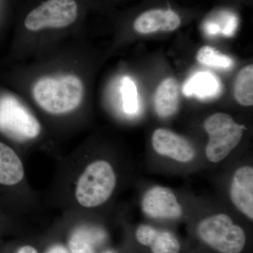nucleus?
Here are the masks:
<instances>
[{"label":"nucleus","instance_id":"obj_13","mask_svg":"<svg viewBox=\"0 0 253 253\" xmlns=\"http://www.w3.org/2000/svg\"><path fill=\"white\" fill-rule=\"evenodd\" d=\"M179 84L173 78L164 80L154 95L156 112L161 118H168L176 112L179 106Z\"/></svg>","mask_w":253,"mask_h":253},{"label":"nucleus","instance_id":"obj_5","mask_svg":"<svg viewBox=\"0 0 253 253\" xmlns=\"http://www.w3.org/2000/svg\"><path fill=\"white\" fill-rule=\"evenodd\" d=\"M205 130L209 136L206 148V158L210 162L219 163L227 157L241 141L244 126L236 123L231 116L217 113L204 123Z\"/></svg>","mask_w":253,"mask_h":253},{"label":"nucleus","instance_id":"obj_17","mask_svg":"<svg viewBox=\"0 0 253 253\" xmlns=\"http://www.w3.org/2000/svg\"><path fill=\"white\" fill-rule=\"evenodd\" d=\"M196 59L202 64L214 68H229L234 64V61L229 56L220 54L209 46H203L199 50Z\"/></svg>","mask_w":253,"mask_h":253},{"label":"nucleus","instance_id":"obj_3","mask_svg":"<svg viewBox=\"0 0 253 253\" xmlns=\"http://www.w3.org/2000/svg\"><path fill=\"white\" fill-rule=\"evenodd\" d=\"M200 239L219 253H241L246 244L244 229L224 213L213 214L200 221Z\"/></svg>","mask_w":253,"mask_h":253},{"label":"nucleus","instance_id":"obj_4","mask_svg":"<svg viewBox=\"0 0 253 253\" xmlns=\"http://www.w3.org/2000/svg\"><path fill=\"white\" fill-rule=\"evenodd\" d=\"M39 121L15 96L0 95V132L20 142L36 139L41 134Z\"/></svg>","mask_w":253,"mask_h":253},{"label":"nucleus","instance_id":"obj_1","mask_svg":"<svg viewBox=\"0 0 253 253\" xmlns=\"http://www.w3.org/2000/svg\"><path fill=\"white\" fill-rule=\"evenodd\" d=\"M116 185L117 176L111 163L104 159L94 160L78 172L73 199L80 208H99L111 199Z\"/></svg>","mask_w":253,"mask_h":253},{"label":"nucleus","instance_id":"obj_22","mask_svg":"<svg viewBox=\"0 0 253 253\" xmlns=\"http://www.w3.org/2000/svg\"><path fill=\"white\" fill-rule=\"evenodd\" d=\"M5 215H11V214H9V213L6 212L3 208L0 207V217H2V216Z\"/></svg>","mask_w":253,"mask_h":253},{"label":"nucleus","instance_id":"obj_10","mask_svg":"<svg viewBox=\"0 0 253 253\" xmlns=\"http://www.w3.org/2000/svg\"><path fill=\"white\" fill-rule=\"evenodd\" d=\"M230 196L233 204L240 212L253 220V167L243 166L236 169L231 180Z\"/></svg>","mask_w":253,"mask_h":253},{"label":"nucleus","instance_id":"obj_23","mask_svg":"<svg viewBox=\"0 0 253 253\" xmlns=\"http://www.w3.org/2000/svg\"><path fill=\"white\" fill-rule=\"evenodd\" d=\"M104 253H115L113 252V251H107V252H106Z\"/></svg>","mask_w":253,"mask_h":253},{"label":"nucleus","instance_id":"obj_9","mask_svg":"<svg viewBox=\"0 0 253 253\" xmlns=\"http://www.w3.org/2000/svg\"><path fill=\"white\" fill-rule=\"evenodd\" d=\"M152 145L157 154L177 162L189 163L196 156V151L189 141L164 128H158L154 131Z\"/></svg>","mask_w":253,"mask_h":253},{"label":"nucleus","instance_id":"obj_2","mask_svg":"<svg viewBox=\"0 0 253 253\" xmlns=\"http://www.w3.org/2000/svg\"><path fill=\"white\" fill-rule=\"evenodd\" d=\"M37 104L53 115L66 114L77 109L83 97L82 81L73 75L44 78L33 89Z\"/></svg>","mask_w":253,"mask_h":253},{"label":"nucleus","instance_id":"obj_15","mask_svg":"<svg viewBox=\"0 0 253 253\" xmlns=\"http://www.w3.org/2000/svg\"><path fill=\"white\" fill-rule=\"evenodd\" d=\"M104 239V233L91 226L76 228L68 240L70 253H95L97 245Z\"/></svg>","mask_w":253,"mask_h":253},{"label":"nucleus","instance_id":"obj_11","mask_svg":"<svg viewBox=\"0 0 253 253\" xmlns=\"http://www.w3.org/2000/svg\"><path fill=\"white\" fill-rule=\"evenodd\" d=\"M181 25V18L171 9L148 10L139 15L134 23V30L141 34H149L158 31H175Z\"/></svg>","mask_w":253,"mask_h":253},{"label":"nucleus","instance_id":"obj_19","mask_svg":"<svg viewBox=\"0 0 253 253\" xmlns=\"http://www.w3.org/2000/svg\"><path fill=\"white\" fill-rule=\"evenodd\" d=\"M45 253H70L68 249L63 246L62 245H54L50 248Z\"/></svg>","mask_w":253,"mask_h":253},{"label":"nucleus","instance_id":"obj_21","mask_svg":"<svg viewBox=\"0 0 253 253\" xmlns=\"http://www.w3.org/2000/svg\"><path fill=\"white\" fill-rule=\"evenodd\" d=\"M16 253H38V251L33 246L26 245V246H21V248H19Z\"/></svg>","mask_w":253,"mask_h":253},{"label":"nucleus","instance_id":"obj_20","mask_svg":"<svg viewBox=\"0 0 253 253\" xmlns=\"http://www.w3.org/2000/svg\"><path fill=\"white\" fill-rule=\"evenodd\" d=\"M206 31L208 34L216 35L219 33L221 29L220 27L216 23H211L206 25Z\"/></svg>","mask_w":253,"mask_h":253},{"label":"nucleus","instance_id":"obj_16","mask_svg":"<svg viewBox=\"0 0 253 253\" xmlns=\"http://www.w3.org/2000/svg\"><path fill=\"white\" fill-rule=\"evenodd\" d=\"M234 97L240 104H253V66L249 65L238 73L234 88Z\"/></svg>","mask_w":253,"mask_h":253},{"label":"nucleus","instance_id":"obj_14","mask_svg":"<svg viewBox=\"0 0 253 253\" xmlns=\"http://www.w3.org/2000/svg\"><path fill=\"white\" fill-rule=\"evenodd\" d=\"M220 82L210 72H199L186 82L183 93L186 96H195L201 99H211L220 94Z\"/></svg>","mask_w":253,"mask_h":253},{"label":"nucleus","instance_id":"obj_12","mask_svg":"<svg viewBox=\"0 0 253 253\" xmlns=\"http://www.w3.org/2000/svg\"><path fill=\"white\" fill-rule=\"evenodd\" d=\"M135 237L139 244L149 247L151 253H179L181 251L180 243L172 233L146 224L138 226Z\"/></svg>","mask_w":253,"mask_h":253},{"label":"nucleus","instance_id":"obj_8","mask_svg":"<svg viewBox=\"0 0 253 253\" xmlns=\"http://www.w3.org/2000/svg\"><path fill=\"white\" fill-rule=\"evenodd\" d=\"M145 214L153 218L176 219L182 214V208L169 188L156 186L146 191L141 201Z\"/></svg>","mask_w":253,"mask_h":253},{"label":"nucleus","instance_id":"obj_7","mask_svg":"<svg viewBox=\"0 0 253 253\" xmlns=\"http://www.w3.org/2000/svg\"><path fill=\"white\" fill-rule=\"evenodd\" d=\"M26 180L24 164L13 148L0 141V207L11 214L10 199Z\"/></svg>","mask_w":253,"mask_h":253},{"label":"nucleus","instance_id":"obj_6","mask_svg":"<svg viewBox=\"0 0 253 253\" xmlns=\"http://www.w3.org/2000/svg\"><path fill=\"white\" fill-rule=\"evenodd\" d=\"M78 14L75 0H47L29 13L24 24L31 31L65 28L76 21Z\"/></svg>","mask_w":253,"mask_h":253},{"label":"nucleus","instance_id":"obj_18","mask_svg":"<svg viewBox=\"0 0 253 253\" xmlns=\"http://www.w3.org/2000/svg\"><path fill=\"white\" fill-rule=\"evenodd\" d=\"M123 106L125 112L133 115L139 111V99L136 86L129 77H124L121 82Z\"/></svg>","mask_w":253,"mask_h":253}]
</instances>
